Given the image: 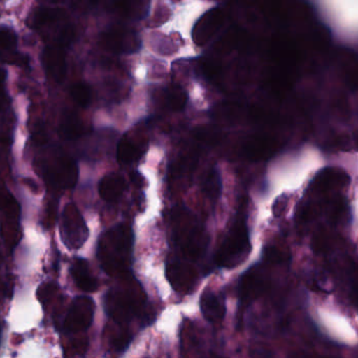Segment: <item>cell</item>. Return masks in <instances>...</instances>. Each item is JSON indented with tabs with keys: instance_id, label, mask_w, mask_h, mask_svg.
<instances>
[{
	"instance_id": "cell-1",
	"label": "cell",
	"mask_w": 358,
	"mask_h": 358,
	"mask_svg": "<svg viewBox=\"0 0 358 358\" xmlns=\"http://www.w3.org/2000/svg\"><path fill=\"white\" fill-rule=\"evenodd\" d=\"M135 236L127 224H118L100 236L98 242V259L106 273L122 275L127 273L133 263Z\"/></svg>"
},
{
	"instance_id": "cell-2",
	"label": "cell",
	"mask_w": 358,
	"mask_h": 358,
	"mask_svg": "<svg viewBox=\"0 0 358 358\" xmlns=\"http://www.w3.org/2000/svg\"><path fill=\"white\" fill-rule=\"evenodd\" d=\"M145 301V295L137 282H124L108 291L104 306L113 322L118 326H124L141 315Z\"/></svg>"
},
{
	"instance_id": "cell-3",
	"label": "cell",
	"mask_w": 358,
	"mask_h": 358,
	"mask_svg": "<svg viewBox=\"0 0 358 358\" xmlns=\"http://www.w3.org/2000/svg\"><path fill=\"white\" fill-rule=\"evenodd\" d=\"M29 24L35 30L43 33L45 38H52L53 45H51L66 47L74 36L66 12L57 8H37L29 18Z\"/></svg>"
},
{
	"instance_id": "cell-4",
	"label": "cell",
	"mask_w": 358,
	"mask_h": 358,
	"mask_svg": "<svg viewBox=\"0 0 358 358\" xmlns=\"http://www.w3.org/2000/svg\"><path fill=\"white\" fill-rule=\"evenodd\" d=\"M249 252L250 241L248 230L245 222L238 220L217 250L215 263L221 268H234L246 259Z\"/></svg>"
},
{
	"instance_id": "cell-5",
	"label": "cell",
	"mask_w": 358,
	"mask_h": 358,
	"mask_svg": "<svg viewBox=\"0 0 358 358\" xmlns=\"http://www.w3.org/2000/svg\"><path fill=\"white\" fill-rule=\"evenodd\" d=\"M173 242L183 255L184 261L194 263L204 257L207 241L198 224L186 220H178L173 225Z\"/></svg>"
},
{
	"instance_id": "cell-6",
	"label": "cell",
	"mask_w": 358,
	"mask_h": 358,
	"mask_svg": "<svg viewBox=\"0 0 358 358\" xmlns=\"http://www.w3.org/2000/svg\"><path fill=\"white\" fill-rule=\"evenodd\" d=\"M43 171L48 183L58 189H72L78 180V166L66 155L49 157L43 163Z\"/></svg>"
},
{
	"instance_id": "cell-7",
	"label": "cell",
	"mask_w": 358,
	"mask_h": 358,
	"mask_svg": "<svg viewBox=\"0 0 358 358\" xmlns=\"http://www.w3.org/2000/svg\"><path fill=\"white\" fill-rule=\"evenodd\" d=\"M60 236L69 249H80L89 238V228L74 203H68L60 215Z\"/></svg>"
},
{
	"instance_id": "cell-8",
	"label": "cell",
	"mask_w": 358,
	"mask_h": 358,
	"mask_svg": "<svg viewBox=\"0 0 358 358\" xmlns=\"http://www.w3.org/2000/svg\"><path fill=\"white\" fill-rule=\"evenodd\" d=\"M95 303L87 296L75 299L69 308L64 327L68 332H81L87 330L95 315Z\"/></svg>"
},
{
	"instance_id": "cell-9",
	"label": "cell",
	"mask_w": 358,
	"mask_h": 358,
	"mask_svg": "<svg viewBox=\"0 0 358 358\" xmlns=\"http://www.w3.org/2000/svg\"><path fill=\"white\" fill-rule=\"evenodd\" d=\"M166 275L173 288L180 293L192 291L198 280V272L194 265L179 257L167 261Z\"/></svg>"
},
{
	"instance_id": "cell-10",
	"label": "cell",
	"mask_w": 358,
	"mask_h": 358,
	"mask_svg": "<svg viewBox=\"0 0 358 358\" xmlns=\"http://www.w3.org/2000/svg\"><path fill=\"white\" fill-rule=\"evenodd\" d=\"M102 49L116 54H131L138 51L141 45L137 33L127 29H113L100 36Z\"/></svg>"
},
{
	"instance_id": "cell-11",
	"label": "cell",
	"mask_w": 358,
	"mask_h": 358,
	"mask_svg": "<svg viewBox=\"0 0 358 358\" xmlns=\"http://www.w3.org/2000/svg\"><path fill=\"white\" fill-rule=\"evenodd\" d=\"M268 286L267 276L261 266H255L243 274L240 280V297L243 301L250 303L261 296Z\"/></svg>"
},
{
	"instance_id": "cell-12",
	"label": "cell",
	"mask_w": 358,
	"mask_h": 358,
	"mask_svg": "<svg viewBox=\"0 0 358 358\" xmlns=\"http://www.w3.org/2000/svg\"><path fill=\"white\" fill-rule=\"evenodd\" d=\"M41 64L48 76L55 81L62 83L68 73L66 54L64 48L48 45L41 55Z\"/></svg>"
},
{
	"instance_id": "cell-13",
	"label": "cell",
	"mask_w": 358,
	"mask_h": 358,
	"mask_svg": "<svg viewBox=\"0 0 358 358\" xmlns=\"http://www.w3.org/2000/svg\"><path fill=\"white\" fill-rule=\"evenodd\" d=\"M144 141L138 135L127 134L117 145V160L121 165H131L141 158L145 152Z\"/></svg>"
},
{
	"instance_id": "cell-14",
	"label": "cell",
	"mask_w": 358,
	"mask_h": 358,
	"mask_svg": "<svg viewBox=\"0 0 358 358\" xmlns=\"http://www.w3.org/2000/svg\"><path fill=\"white\" fill-rule=\"evenodd\" d=\"M222 22L223 17L221 11L217 9L210 10L202 16L194 29V41L196 45H204L219 30Z\"/></svg>"
},
{
	"instance_id": "cell-15",
	"label": "cell",
	"mask_w": 358,
	"mask_h": 358,
	"mask_svg": "<svg viewBox=\"0 0 358 358\" xmlns=\"http://www.w3.org/2000/svg\"><path fill=\"white\" fill-rule=\"evenodd\" d=\"M71 275L75 284L85 292H95L98 289V282L93 275L89 262L85 259L77 257L71 266Z\"/></svg>"
},
{
	"instance_id": "cell-16",
	"label": "cell",
	"mask_w": 358,
	"mask_h": 358,
	"mask_svg": "<svg viewBox=\"0 0 358 358\" xmlns=\"http://www.w3.org/2000/svg\"><path fill=\"white\" fill-rule=\"evenodd\" d=\"M349 183L347 173L341 169H326L315 176L313 185L314 189L328 192V190L341 189Z\"/></svg>"
},
{
	"instance_id": "cell-17",
	"label": "cell",
	"mask_w": 358,
	"mask_h": 358,
	"mask_svg": "<svg viewBox=\"0 0 358 358\" xmlns=\"http://www.w3.org/2000/svg\"><path fill=\"white\" fill-rule=\"evenodd\" d=\"M17 35L13 29L9 27H0V60L12 64H20L24 59L20 57L17 50Z\"/></svg>"
},
{
	"instance_id": "cell-18",
	"label": "cell",
	"mask_w": 358,
	"mask_h": 358,
	"mask_svg": "<svg viewBox=\"0 0 358 358\" xmlns=\"http://www.w3.org/2000/svg\"><path fill=\"white\" fill-rule=\"evenodd\" d=\"M200 308L205 320L211 324H219L225 316L226 309L223 301L215 292L207 289L201 295Z\"/></svg>"
},
{
	"instance_id": "cell-19",
	"label": "cell",
	"mask_w": 358,
	"mask_h": 358,
	"mask_svg": "<svg viewBox=\"0 0 358 358\" xmlns=\"http://www.w3.org/2000/svg\"><path fill=\"white\" fill-rule=\"evenodd\" d=\"M127 182L119 173H108L104 176L99 182L98 192L100 196L106 202H114L122 196L127 190Z\"/></svg>"
},
{
	"instance_id": "cell-20",
	"label": "cell",
	"mask_w": 358,
	"mask_h": 358,
	"mask_svg": "<svg viewBox=\"0 0 358 358\" xmlns=\"http://www.w3.org/2000/svg\"><path fill=\"white\" fill-rule=\"evenodd\" d=\"M83 134V123L78 116L73 113H66L60 122L59 135L66 140H76L80 138Z\"/></svg>"
},
{
	"instance_id": "cell-21",
	"label": "cell",
	"mask_w": 358,
	"mask_h": 358,
	"mask_svg": "<svg viewBox=\"0 0 358 358\" xmlns=\"http://www.w3.org/2000/svg\"><path fill=\"white\" fill-rule=\"evenodd\" d=\"M71 97H72L73 101L80 106V108H87L90 106L92 102V89L87 83H75L72 87H71Z\"/></svg>"
},
{
	"instance_id": "cell-22",
	"label": "cell",
	"mask_w": 358,
	"mask_h": 358,
	"mask_svg": "<svg viewBox=\"0 0 358 358\" xmlns=\"http://www.w3.org/2000/svg\"><path fill=\"white\" fill-rule=\"evenodd\" d=\"M203 188L206 192L207 196L210 198H217L222 192V179L217 167L208 171L204 182H203Z\"/></svg>"
},
{
	"instance_id": "cell-23",
	"label": "cell",
	"mask_w": 358,
	"mask_h": 358,
	"mask_svg": "<svg viewBox=\"0 0 358 358\" xmlns=\"http://www.w3.org/2000/svg\"><path fill=\"white\" fill-rule=\"evenodd\" d=\"M289 198L287 194H282L274 201L273 206H272V211H273L274 217H280L282 213L286 211L287 206H288Z\"/></svg>"
},
{
	"instance_id": "cell-24",
	"label": "cell",
	"mask_w": 358,
	"mask_h": 358,
	"mask_svg": "<svg viewBox=\"0 0 358 358\" xmlns=\"http://www.w3.org/2000/svg\"><path fill=\"white\" fill-rule=\"evenodd\" d=\"M8 72L5 69H0V110L5 106L7 100L6 93V81H7Z\"/></svg>"
},
{
	"instance_id": "cell-25",
	"label": "cell",
	"mask_w": 358,
	"mask_h": 358,
	"mask_svg": "<svg viewBox=\"0 0 358 358\" xmlns=\"http://www.w3.org/2000/svg\"><path fill=\"white\" fill-rule=\"evenodd\" d=\"M146 358H148V357H146Z\"/></svg>"
}]
</instances>
